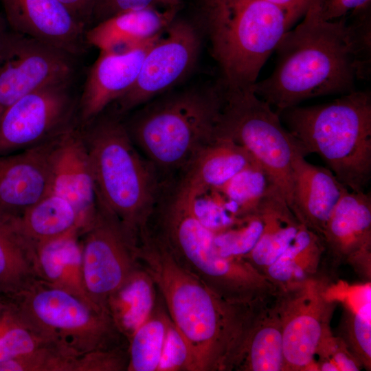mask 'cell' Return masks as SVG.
I'll return each mask as SVG.
<instances>
[{"mask_svg":"<svg viewBox=\"0 0 371 371\" xmlns=\"http://www.w3.org/2000/svg\"><path fill=\"white\" fill-rule=\"evenodd\" d=\"M49 193L71 203L82 218L85 227L93 216L95 186L88 149L78 123L63 133L54 147Z\"/></svg>","mask_w":371,"mask_h":371,"instance_id":"obj_18","label":"cell"},{"mask_svg":"<svg viewBox=\"0 0 371 371\" xmlns=\"http://www.w3.org/2000/svg\"><path fill=\"white\" fill-rule=\"evenodd\" d=\"M80 233L71 232L37 247L36 271L39 280L93 302L83 283Z\"/></svg>","mask_w":371,"mask_h":371,"instance_id":"obj_26","label":"cell"},{"mask_svg":"<svg viewBox=\"0 0 371 371\" xmlns=\"http://www.w3.org/2000/svg\"><path fill=\"white\" fill-rule=\"evenodd\" d=\"M196 23L207 36L225 90L253 88L292 24L267 0H201Z\"/></svg>","mask_w":371,"mask_h":371,"instance_id":"obj_5","label":"cell"},{"mask_svg":"<svg viewBox=\"0 0 371 371\" xmlns=\"http://www.w3.org/2000/svg\"><path fill=\"white\" fill-rule=\"evenodd\" d=\"M324 249L322 237L302 224L291 244L265 274L281 292L291 290L316 272Z\"/></svg>","mask_w":371,"mask_h":371,"instance_id":"obj_28","label":"cell"},{"mask_svg":"<svg viewBox=\"0 0 371 371\" xmlns=\"http://www.w3.org/2000/svg\"><path fill=\"white\" fill-rule=\"evenodd\" d=\"M282 326L284 371L308 370L330 330L332 306L323 286L310 278L278 297Z\"/></svg>","mask_w":371,"mask_h":371,"instance_id":"obj_14","label":"cell"},{"mask_svg":"<svg viewBox=\"0 0 371 371\" xmlns=\"http://www.w3.org/2000/svg\"><path fill=\"white\" fill-rule=\"evenodd\" d=\"M306 155L315 153L348 190L363 192L371 178V95L352 91L332 102L280 112Z\"/></svg>","mask_w":371,"mask_h":371,"instance_id":"obj_6","label":"cell"},{"mask_svg":"<svg viewBox=\"0 0 371 371\" xmlns=\"http://www.w3.org/2000/svg\"><path fill=\"white\" fill-rule=\"evenodd\" d=\"M258 211L262 221L260 236L244 258L260 272L274 262L291 244L302 223L273 185L260 201Z\"/></svg>","mask_w":371,"mask_h":371,"instance_id":"obj_24","label":"cell"},{"mask_svg":"<svg viewBox=\"0 0 371 371\" xmlns=\"http://www.w3.org/2000/svg\"><path fill=\"white\" fill-rule=\"evenodd\" d=\"M255 160L241 145L217 135L194 155L178 181L194 192L216 189Z\"/></svg>","mask_w":371,"mask_h":371,"instance_id":"obj_22","label":"cell"},{"mask_svg":"<svg viewBox=\"0 0 371 371\" xmlns=\"http://www.w3.org/2000/svg\"><path fill=\"white\" fill-rule=\"evenodd\" d=\"M150 228L180 266L229 301L251 303L279 292L269 278L245 258L221 255L214 234L179 195L170 194L160 201Z\"/></svg>","mask_w":371,"mask_h":371,"instance_id":"obj_7","label":"cell"},{"mask_svg":"<svg viewBox=\"0 0 371 371\" xmlns=\"http://www.w3.org/2000/svg\"><path fill=\"white\" fill-rule=\"evenodd\" d=\"M137 254L190 348V371H229L254 317L267 300L229 301L180 266L147 227Z\"/></svg>","mask_w":371,"mask_h":371,"instance_id":"obj_1","label":"cell"},{"mask_svg":"<svg viewBox=\"0 0 371 371\" xmlns=\"http://www.w3.org/2000/svg\"><path fill=\"white\" fill-rule=\"evenodd\" d=\"M180 0H157V4H161L167 8L179 7Z\"/></svg>","mask_w":371,"mask_h":371,"instance_id":"obj_42","label":"cell"},{"mask_svg":"<svg viewBox=\"0 0 371 371\" xmlns=\"http://www.w3.org/2000/svg\"><path fill=\"white\" fill-rule=\"evenodd\" d=\"M190 363L188 345L170 319L157 371H190Z\"/></svg>","mask_w":371,"mask_h":371,"instance_id":"obj_35","label":"cell"},{"mask_svg":"<svg viewBox=\"0 0 371 371\" xmlns=\"http://www.w3.org/2000/svg\"><path fill=\"white\" fill-rule=\"evenodd\" d=\"M370 298L352 316L349 327L353 353L362 365L370 368L371 306Z\"/></svg>","mask_w":371,"mask_h":371,"instance_id":"obj_36","label":"cell"},{"mask_svg":"<svg viewBox=\"0 0 371 371\" xmlns=\"http://www.w3.org/2000/svg\"><path fill=\"white\" fill-rule=\"evenodd\" d=\"M179 8L159 10L149 7L120 13L91 26L86 32V42L100 51L138 45L163 34L177 17Z\"/></svg>","mask_w":371,"mask_h":371,"instance_id":"obj_21","label":"cell"},{"mask_svg":"<svg viewBox=\"0 0 371 371\" xmlns=\"http://www.w3.org/2000/svg\"><path fill=\"white\" fill-rule=\"evenodd\" d=\"M322 238L335 256L355 262L370 258V194L348 190L334 208Z\"/></svg>","mask_w":371,"mask_h":371,"instance_id":"obj_20","label":"cell"},{"mask_svg":"<svg viewBox=\"0 0 371 371\" xmlns=\"http://www.w3.org/2000/svg\"><path fill=\"white\" fill-rule=\"evenodd\" d=\"M159 297L153 314L128 340L127 371H157L170 321Z\"/></svg>","mask_w":371,"mask_h":371,"instance_id":"obj_30","label":"cell"},{"mask_svg":"<svg viewBox=\"0 0 371 371\" xmlns=\"http://www.w3.org/2000/svg\"><path fill=\"white\" fill-rule=\"evenodd\" d=\"M8 29V27L3 16L0 14V43Z\"/></svg>","mask_w":371,"mask_h":371,"instance_id":"obj_43","label":"cell"},{"mask_svg":"<svg viewBox=\"0 0 371 371\" xmlns=\"http://www.w3.org/2000/svg\"><path fill=\"white\" fill-rule=\"evenodd\" d=\"M315 0L302 21L283 35L271 74L253 86L255 93L279 114L307 99L354 91L358 53L346 16L326 21Z\"/></svg>","mask_w":371,"mask_h":371,"instance_id":"obj_2","label":"cell"},{"mask_svg":"<svg viewBox=\"0 0 371 371\" xmlns=\"http://www.w3.org/2000/svg\"><path fill=\"white\" fill-rule=\"evenodd\" d=\"M80 238L85 291L106 309L109 297L140 267L138 240L97 196L95 214Z\"/></svg>","mask_w":371,"mask_h":371,"instance_id":"obj_10","label":"cell"},{"mask_svg":"<svg viewBox=\"0 0 371 371\" xmlns=\"http://www.w3.org/2000/svg\"><path fill=\"white\" fill-rule=\"evenodd\" d=\"M74 56L8 29L0 43V117L27 94L74 78Z\"/></svg>","mask_w":371,"mask_h":371,"instance_id":"obj_13","label":"cell"},{"mask_svg":"<svg viewBox=\"0 0 371 371\" xmlns=\"http://www.w3.org/2000/svg\"><path fill=\"white\" fill-rule=\"evenodd\" d=\"M6 219L34 251L39 245L68 233L82 232L85 227L82 218L73 205L52 193L21 216Z\"/></svg>","mask_w":371,"mask_h":371,"instance_id":"obj_25","label":"cell"},{"mask_svg":"<svg viewBox=\"0 0 371 371\" xmlns=\"http://www.w3.org/2000/svg\"><path fill=\"white\" fill-rule=\"evenodd\" d=\"M37 280L34 251L0 216V296L11 298Z\"/></svg>","mask_w":371,"mask_h":371,"instance_id":"obj_29","label":"cell"},{"mask_svg":"<svg viewBox=\"0 0 371 371\" xmlns=\"http://www.w3.org/2000/svg\"><path fill=\"white\" fill-rule=\"evenodd\" d=\"M122 116L104 111L80 127L96 196L138 240L155 210L163 181L137 150Z\"/></svg>","mask_w":371,"mask_h":371,"instance_id":"obj_4","label":"cell"},{"mask_svg":"<svg viewBox=\"0 0 371 371\" xmlns=\"http://www.w3.org/2000/svg\"><path fill=\"white\" fill-rule=\"evenodd\" d=\"M232 370L284 371L282 326L278 297L258 311L245 333Z\"/></svg>","mask_w":371,"mask_h":371,"instance_id":"obj_23","label":"cell"},{"mask_svg":"<svg viewBox=\"0 0 371 371\" xmlns=\"http://www.w3.org/2000/svg\"><path fill=\"white\" fill-rule=\"evenodd\" d=\"M162 34L126 48L100 51L78 98L76 116L80 127L106 111L131 88L146 54Z\"/></svg>","mask_w":371,"mask_h":371,"instance_id":"obj_15","label":"cell"},{"mask_svg":"<svg viewBox=\"0 0 371 371\" xmlns=\"http://www.w3.org/2000/svg\"><path fill=\"white\" fill-rule=\"evenodd\" d=\"M60 135L0 155V216L18 217L49 194L52 154Z\"/></svg>","mask_w":371,"mask_h":371,"instance_id":"obj_17","label":"cell"},{"mask_svg":"<svg viewBox=\"0 0 371 371\" xmlns=\"http://www.w3.org/2000/svg\"><path fill=\"white\" fill-rule=\"evenodd\" d=\"M165 32L146 54L133 85L111 104L117 115L122 117L163 94L196 65L202 36L196 22L176 17Z\"/></svg>","mask_w":371,"mask_h":371,"instance_id":"obj_12","label":"cell"},{"mask_svg":"<svg viewBox=\"0 0 371 371\" xmlns=\"http://www.w3.org/2000/svg\"><path fill=\"white\" fill-rule=\"evenodd\" d=\"M87 30L90 27L94 0H58Z\"/></svg>","mask_w":371,"mask_h":371,"instance_id":"obj_39","label":"cell"},{"mask_svg":"<svg viewBox=\"0 0 371 371\" xmlns=\"http://www.w3.org/2000/svg\"><path fill=\"white\" fill-rule=\"evenodd\" d=\"M0 5L10 30L74 58L86 52L87 29L58 0H0Z\"/></svg>","mask_w":371,"mask_h":371,"instance_id":"obj_16","label":"cell"},{"mask_svg":"<svg viewBox=\"0 0 371 371\" xmlns=\"http://www.w3.org/2000/svg\"><path fill=\"white\" fill-rule=\"evenodd\" d=\"M10 307V300L0 296V317L7 312Z\"/></svg>","mask_w":371,"mask_h":371,"instance_id":"obj_41","label":"cell"},{"mask_svg":"<svg viewBox=\"0 0 371 371\" xmlns=\"http://www.w3.org/2000/svg\"><path fill=\"white\" fill-rule=\"evenodd\" d=\"M319 356L317 370L359 371L362 363L344 341L329 330L322 339L316 355Z\"/></svg>","mask_w":371,"mask_h":371,"instance_id":"obj_34","label":"cell"},{"mask_svg":"<svg viewBox=\"0 0 371 371\" xmlns=\"http://www.w3.org/2000/svg\"><path fill=\"white\" fill-rule=\"evenodd\" d=\"M224 95L219 80L168 93L142 104L124 122L159 173L181 171L217 136Z\"/></svg>","mask_w":371,"mask_h":371,"instance_id":"obj_3","label":"cell"},{"mask_svg":"<svg viewBox=\"0 0 371 371\" xmlns=\"http://www.w3.org/2000/svg\"><path fill=\"white\" fill-rule=\"evenodd\" d=\"M297 151L292 163L293 212L308 229L322 237L338 201L348 190L328 168L305 159Z\"/></svg>","mask_w":371,"mask_h":371,"instance_id":"obj_19","label":"cell"},{"mask_svg":"<svg viewBox=\"0 0 371 371\" xmlns=\"http://www.w3.org/2000/svg\"><path fill=\"white\" fill-rule=\"evenodd\" d=\"M159 295L153 279L140 265L108 299L106 309L128 342L153 314Z\"/></svg>","mask_w":371,"mask_h":371,"instance_id":"obj_27","label":"cell"},{"mask_svg":"<svg viewBox=\"0 0 371 371\" xmlns=\"http://www.w3.org/2000/svg\"><path fill=\"white\" fill-rule=\"evenodd\" d=\"M371 0H322L320 14L323 19L333 21L344 17L352 12L368 9Z\"/></svg>","mask_w":371,"mask_h":371,"instance_id":"obj_38","label":"cell"},{"mask_svg":"<svg viewBox=\"0 0 371 371\" xmlns=\"http://www.w3.org/2000/svg\"><path fill=\"white\" fill-rule=\"evenodd\" d=\"M217 135L246 148L266 170L293 210L292 163L295 153L302 150L282 124L279 114L253 88L225 89Z\"/></svg>","mask_w":371,"mask_h":371,"instance_id":"obj_9","label":"cell"},{"mask_svg":"<svg viewBox=\"0 0 371 371\" xmlns=\"http://www.w3.org/2000/svg\"><path fill=\"white\" fill-rule=\"evenodd\" d=\"M85 371H86V363H85Z\"/></svg>","mask_w":371,"mask_h":371,"instance_id":"obj_44","label":"cell"},{"mask_svg":"<svg viewBox=\"0 0 371 371\" xmlns=\"http://www.w3.org/2000/svg\"><path fill=\"white\" fill-rule=\"evenodd\" d=\"M280 8L286 13L293 25L299 18L304 16L311 4L315 0H267Z\"/></svg>","mask_w":371,"mask_h":371,"instance_id":"obj_40","label":"cell"},{"mask_svg":"<svg viewBox=\"0 0 371 371\" xmlns=\"http://www.w3.org/2000/svg\"><path fill=\"white\" fill-rule=\"evenodd\" d=\"M13 319L12 323L0 335V363L25 356L49 345L58 344Z\"/></svg>","mask_w":371,"mask_h":371,"instance_id":"obj_33","label":"cell"},{"mask_svg":"<svg viewBox=\"0 0 371 371\" xmlns=\"http://www.w3.org/2000/svg\"><path fill=\"white\" fill-rule=\"evenodd\" d=\"M258 211L240 217L232 225L214 234V243L221 255L244 258L256 245L262 230Z\"/></svg>","mask_w":371,"mask_h":371,"instance_id":"obj_32","label":"cell"},{"mask_svg":"<svg viewBox=\"0 0 371 371\" xmlns=\"http://www.w3.org/2000/svg\"><path fill=\"white\" fill-rule=\"evenodd\" d=\"M156 4L157 0H94L91 26L120 13L155 7Z\"/></svg>","mask_w":371,"mask_h":371,"instance_id":"obj_37","label":"cell"},{"mask_svg":"<svg viewBox=\"0 0 371 371\" xmlns=\"http://www.w3.org/2000/svg\"><path fill=\"white\" fill-rule=\"evenodd\" d=\"M273 185L266 170L255 160L214 190L227 201L238 217H242L258 211L260 201Z\"/></svg>","mask_w":371,"mask_h":371,"instance_id":"obj_31","label":"cell"},{"mask_svg":"<svg viewBox=\"0 0 371 371\" xmlns=\"http://www.w3.org/2000/svg\"><path fill=\"white\" fill-rule=\"evenodd\" d=\"M19 322L77 355L128 347L108 311L41 280L10 299Z\"/></svg>","mask_w":371,"mask_h":371,"instance_id":"obj_8","label":"cell"},{"mask_svg":"<svg viewBox=\"0 0 371 371\" xmlns=\"http://www.w3.org/2000/svg\"><path fill=\"white\" fill-rule=\"evenodd\" d=\"M73 80L46 85L3 112L0 117V155L50 141L78 123Z\"/></svg>","mask_w":371,"mask_h":371,"instance_id":"obj_11","label":"cell"}]
</instances>
